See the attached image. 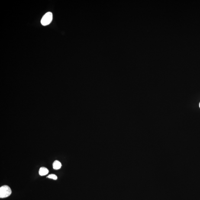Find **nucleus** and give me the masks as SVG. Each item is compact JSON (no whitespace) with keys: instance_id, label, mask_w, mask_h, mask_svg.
<instances>
[{"instance_id":"4","label":"nucleus","mask_w":200,"mask_h":200,"mask_svg":"<svg viewBox=\"0 0 200 200\" xmlns=\"http://www.w3.org/2000/svg\"><path fill=\"white\" fill-rule=\"evenodd\" d=\"M62 167V164L58 160L55 161L53 163V168L55 170L60 169Z\"/></svg>"},{"instance_id":"2","label":"nucleus","mask_w":200,"mask_h":200,"mask_svg":"<svg viewBox=\"0 0 200 200\" xmlns=\"http://www.w3.org/2000/svg\"><path fill=\"white\" fill-rule=\"evenodd\" d=\"M53 19V14L51 12L46 13L42 18L41 23L43 26L48 25L51 22Z\"/></svg>"},{"instance_id":"1","label":"nucleus","mask_w":200,"mask_h":200,"mask_svg":"<svg viewBox=\"0 0 200 200\" xmlns=\"http://www.w3.org/2000/svg\"><path fill=\"white\" fill-rule=\"evenodd\" d=\"M12 194L11 188L7 185H4L0 188V198H4L9 196Z\"/></svg>"},{"instance_id":"6","label":"nucleus","mask_w":200,"mask_h":200,"mask_svg":"<svg viewBox=\"0 0 200 200\" xmlns=\"http://www.w3.org/2000/svg\"><path fill=\"white\" fill-rule=\"evenodd\" d=\"M199 107H200V104H199Z\"/></svg>"},{"instance_id":"3","label":"nucleus","mask_w":200,"mask_h":200,"mask_svg":"<svg viewBox=\"0 0 200 200\" xmlns=\"http://www.w3.org/2000/svg\"><path fill=\"white\" fill-rule=\"evenodd\" d=\"M49 170H48L47 168L45 167L40 168V170H39V174L40 175V176H45L47 174L49 173Z\"/></svg>"},{"instance_id":"5","label":"nucleus","mask_w":200,"mask_h":200,"mask_svg":"<svg viewBox=\"0 0 200 200\" xmlns=\"http://www.w3.org/2000/svg\"><path fill=\"white\" fill-rule=\"evenodd\" d=\"M47 178H50V179H53V180H56L57 179V176L55 174H50L47 176Z\"/></svg>"}]
</instances>
